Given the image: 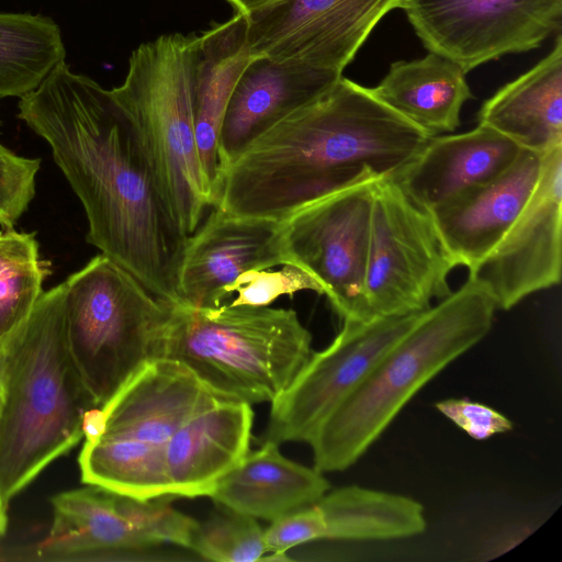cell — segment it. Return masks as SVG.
I'll use <instances>...</instances> for the list:
<instances>
[{
    "instance_id": "obj_1",
    "label": "cell",
    "mask_w": 562,
    "mask_h": 562,
    "mask_svg": "<svg viewBox=\"0 0 562 562\" xmlns=\"http://www.w3.org/2000/svg\"><path fill=\"white\" fill-rule=\"evenodd\" d=\"M18 108L80 200L87 241L160 300L181 304L179 273L189 235L111 91L63 60Z\"/></svg>"
},
{
    "instance_id": "obj_2",
    "label": "cell",
    "mask_w": 562,
    "mask_h": 562,
    "mask_svg": "<svg viewBox=\"0 0 562 562\" xmlns=\"http://www.w3.org/2000/svg\"><path fill=\"white\" fill-rule=\"evenodd\" d=\"M429 139L344 76L249 144L221 172L213 206L283 221L367 179L393 177Z\"/></svg>"
},
{
    "instance_id": "obj_3",
    "label": "cell",
    "mask_w": 562,
    "mask_h": 562,
    "mask_svg": "<svg viewBox=\"0 0 562 562\" xmlns=\"http://www.w3.org/2000/svg\"><path fill=\"white\" fill-rule=\"evenodd\" d=\"M65 282L43 292L0 347V502L8 508L50 462L82 437L93 403L66 339Z\"/></svg>"
},
{
    "instance_id": "obj_4",
    "label": "cell",
    "mask_w": 562,
    "mask_h": 562,
    "mask_svg": "<svg viewBox=\"0 0 562 562\" xmlns=\"http://www.w3.org/2000/svg\"><path fill=\"white\" fill-rule=\"evenodd\" d=\"M495 311L485 289L468 277L420 313L317 428L308 442L314 468L353 465L422 387L490 333Z\"/></svg>"
},
{
    "instance_id": "obj_5",
    "label": "cell",
    "mask_w": 562,
    "mask_h": 562,
    "mask_svg": "<svg viewBox=\"0 0 562 562\" xmlns=\"http://www.w3.org/2000/svg\"><path fill=\"white\" fill-rule=\"evenodd\" d=\"M312 353L293 310L171 304L162 358L188 367L218 398L250 405L278 397Z\"/></svg>"
},
{
    "instance_id": "obj_6",
    "label": "cell",
    "mask_w": 562,
    "mask_h": 562,
    "mask_svg": "<svg viewBox=\"0 0 562 562\" xmlns=\"http://www.w3.org/2000/svg\"><path fill=\"white\" fill-rule=\"evenodd\" d=\"M200 35L170 33L137 46L111 93L133 124L175 217L187 235L212 206L194 133Z\"/></svg>"
},
{
    "instance_id": "obj_7",
    "label": "cell",
    "mask_w": 562,
    "mask_h": 562,
    "mask_svg": "<svg viewBox=\"0 0 562 562\" xmlns=\"http://www.w3.org/2000/svg\"><path fill=\"white\" fill-rule=\"evenodd\" d=\"M64 282L70 358L102 407L144 364L162 358L171 304L103 254Z\"/></svg>"
},
{
    "instance_id": "obj_8",
    "label": "cell",
    "mask_w": 562,
    "mask_h": 562,
    "mask_svg": "<svg viewBox=\"0 0 562 562\" xmlns=\"http://www.w3.org/2000/svg\"><path fill=\"white\" fill-rule=\"evenodd\" d=\"M456 267L430 214L392 178L376 180L364 276L370 319L425 312L452 292L448 279Z\"/></svg>"
},
{
    "instance_id": "obj_9",
    "label": "cell",
    "mask_w": 562,
    "mask_h": 562,
    "mask_svg": "<svg viewBox=\"0 0 562 562\" xmlns=\"http://www.w3.org/2000/svg\"><path fill=\"white\" fill-rule=\"evenodd\" d=\"M376 180L336 191L281 221L289 265L321 284L344 321H372L364 299V276Z\"/></svg>"
},
{
    "instance_id": "obj_10",
    "label": "cell",
    "mask_w": 562,
    "mask_h": 562,
    "mask_svg": "<svg viewBox=\"0 0 562 562\" xmlns=\"http://www.w3.org/2000/svg\"><path fill=\"white\" fill-rule=\"evenodd\" d=\"M423 45L465 72L560 32L562 0H403Z\"/></svg>"
},
{
    "instance_id": "obj_11",
    "label": "cell",
    "mask_w": 562,
    "mask_h": 562,
    "mask_svg": "<svg viewBox=\"0 0 562 562\" xmlns=\"http://www.w3.org/2000/svg\"><path fill=\"white\" fill-rule=\"evenodd\" d=\"M419 315L368 322L345 319L331 344L312 352L286 389L271 402L263 441L308 443L327 416Z\"/></svg>"
},
{
    "instance_id": "obj_12",
    "label": "cell",
    "mask_w": 562,
    "mask_h": 562,
    "mask_svg": "<svg viewBox=\"0 0 562 562\" xmlns=\"http://www.w3.org/2000/svg\"><path fill=\"white\" fill-rule=\"evenodd\" d=\"M403 0H280L248 20L255 55L342 74L390 11Z\"/></svg>"
},
{
    "instance_id": "obj_13",
    "label": "cell",
    "mask_w": 562,
    "mask_h": 562,
    "mask_svg": "<svg viewBox=\"0 0 562 562\" xmlns=\"http://www.w3.org/2000/svg\"><path fill=\"white\" fill-rule=\"evenodd\" d=\"M562 145L543 154L530 198L498 244L469 278L479 282L496 310L508 311L527 296L561 281Z\"/></svg>"
},
{
    "instance_id": "obj_14",
    "label": "cell",
    "mask_w": 562,
    "mask_h": 562,
    "mask_svg": "<svg viewBox=\"0 0 562 562\" xmlns=\"http://www.w3.org/2000/svg\"><path fill=\"white\" fill-rule=\"evenodd\" d=\"M212 207L188 237L179 273L180 305L220 307L244 273L289 265L281 221L237 216Z\"/></svg>"
},
{
    "instance_id": "obj_15",
    "label": "cell",
    "mask_w": 562,
    "mask_h": 562,
    "mask_svg": "<svg viewBox=\"0 0 562 562\" xmlns=\"http://www.w3.org/2000/svg\"><path fill=\"white\" fill-rule=\"evenodd\" d=\"M341 76L300 63L256 56L240 75L223 119L218 139L221 172L256 138L323 95Z\"/></svg>"
},
{
    "instance_id": "obj_16",
    "label": "cell",
    "mask_w": 562,
    "mask_h": 562,
    "mask_svg": "<svg viewBox=\"0 0 562 562\" xmlns=\"http://www.w3.org/2000/svg\"><path fill=\"white\" fill-rule=\"evenodd\" d=\"M542 160L521 149L502 173L429 213L457 267L471 271L494 249L535 190Z\"/></svg>"
},
{
    "instance_id": "obj_17",
    "label": "cell",
    "mask_w": 562,
    "mask_h": 562,
    "mask_svg": "<svg viewBox=\"0 0 562 562\" xmlns=\"http://www.w3.org/2000/svg\"><path fill=\"white\" fill-rule=\"evenodd\" d=\"M520 151L507 137L479 124L465 133L429 137L390 178L417 207L431 213L502 173Z\"/></svg>"
},
{
    "instance_id": "obj_18",
    "label": "cell",
    "mask_w": 562,
    "mask_h": 562,
    "mask_svg": "<svg viewBox=\"0 0 562 562\" xmlns=\"http://www.w3.org/2000/svg\"><path fill=\"white\" fill-rule=\"evenodd\" d=\"M217 400L183 363L155 359L102 406L106 422L103 435L166 449L171 436L191 416Z\"/></svg>"
},
{
    "instance_id": "obj_19",
    "label": "cell",
    "mask_w": 562,
    "mask_h": 562,
    "mask_svg": "<svg viewBox=\"0 0 562 562\" xmlns=\"http://www.w3.org/2000/svg\"><path fill=\"white\" fill-rule=\"evenodd\" d=\"M254 413L245 402L217 400L169 439L165 469L173 496H209L249 451Z\"/></svg>"
},
{
    "instance_id": "obj_20",
    "label": "cell",
    "mask_w": 562,
    "mask_h": 562,
    "mask_svg": "<svg viewBox=\"0 0 562 562\" xmlns=\"http://www.w3.org/2000/svg\"><path fill=\"white\" fill-rule=\"evenodd\" d=\"M258 55L248 43V20L235 14L202 34L198 48L194 83V133L201 170L212 206L221 175L218 139L223 119L235 86Z\"/></svg>"
},
{
    "instance_id": "obj_21",
    "label": "cell",
    "mask_w": 562,
    "mask_h": 562,
    "mask_svg": "<svg viewBox=\"0 0 562 562\" xmlns=\"http://www.w3.org/2000/svg\"><path fill=\"white\" fill-rule=\"evenodd\" d=\"M88 485L53 497V525L34 549L36 560H108L153 548L121 515L114 492Z\"/></svg>"
},
{
    "instance_id": "obj_22",
    "label": "cell",
    "mask_w": 562,
    "mask_h": 562,
    "mask_svg": "<svg viewBox=\"0 0 562 562\" xmlns=\"http://www.w3.org/2000/svg\"><path fill=\"white\" fill-rule=\"evenodd\" d=\"M329 490L323 472L289 460L278 443L265 440L216 483L209 497L221 507L272 521L315 503Z\"/></svg>"
},
{
    "instance_id": "obj_23",
    "label": "cell",
    "mask_w": 562,
    "mask_h": 562,
    "mask_svg": "<svg viewBox=\"0 0 562 562\" xmlns=\"http://www.w3.org/2000/svg\"><path fill=\"white\" fill-rule=\"evenodd\" d=\"M477 122L529 151L544 154L562 145L560 32L546 57L482 104Z\"/></svg>"
},
{
    "instance_id": "obj_24",
    "label": "cell",
    "mask_w": 562,
    "mask_h": 562,
    "mask_svg": "<svg viewBox=\"0 0 562 562\" xmlns=\"http://www.w3.org/2000/svg\"><path fill=\"white\" fill-rule=\"evenodd\" d=\"M465 71L453 60L429 52L400 60L371 92L427 136L454 132L463 104L472 98Z\"/></svg>"
},
{
    "instance_id": "obj_25",
    "label": "cell",
    "mask_w": 562,
    "mask_h": 562,
    "mask_svg": "<svg viewBox=\"0 0 562 562\" xmlns=\"http://www.w3.org/2000/svg\"><path fill=\"white\" fill-rule=\"evenodd\" d=\"M65 55L61 31L50 18L0 13V99L33 91Z\"/></svg>"
},
{
    "instance_id": "obj_26",
    "label": "cell",
    "mask_w": 562,
    "mask_h": 562,
    "mask_svg": "<svg viewBox=\"0 0 562 562\" xmlns=\"http://www.w3.org/2000/svg\"><path fill=\"white\" fill-rule=\"evenodd\" d=\"M165 448L115 436L85 442L79 456L81 479L114 493L145 499L170 495Z\"/></svg>"
},
{
    "instance_id": "obj_27",
    "label": "cell",
    "mask_w": 562,
    "mask_h": 562,
    "mask_svg": "<svg viewBox=\"0 0 562 562\" xmlns=\"http://www.w3.org/2000/svg\"><path fill=\"white\" fill-rule=\"evenodd\" d=\"M45 268L34 233L0 229V347L43 293Z\"/></svg>"
},
{
    "instance_id": "obj_28",
    "label": "cell",
    "mask_w": 562,
    "mask_h": 562,
    "mask_svg": "<svg viewBox=\"0 0 562 562\" xmlns=\"http://www.w3.org/2000/svg\"><path fill=\"white\" fill-rule=\"evenodd\" d=\"M198 526L191 550L216 562H255L266 554L258 519L227 508Z\"/></svg>"
},
{
    "instance_id": "obj_29",
    "label": "cell",
    "mask_w": 562,
    "mask_h": 562,
    "mask_svg": "<svg viewBox=\"0 0 562 562\" xmlns=\"http://www.w3.org/2000/svg\"><path fill=\"white\" fill-rule=\"evenodd\" d=\"M172 497L139 499L115 493L119 512L150 547L172 543L191 550L199 522L176 509Z\"/></svg>"
},
{
    "instance_id": "obj_30",
    "label": "cell",
    "mask_w": 562,
    "mask_h": 562,
    "mask_svg": "<svg viewBox=\"0 0 562 562\" xmlns=\"http://www.w3.org/2000/svg\"><path fill=\"white\" fill-rule=\"evenodd\" d=\"M280 270L249 271L239 277L234 285L237 296L233 306H269L282 295H292L302 290L323 294L321 284L307 272L295 266H282Z\"/></svg>"
},
{
    "instance_id": "obj_31",
    "label": "cell",
    "mask_w": 562,
    "mask_h": 562,
    "mask_svg": "<svg viewBox=\"0 0 562 562\" xmlns=\"http://www.w3.org/2000/svg\"><path fill=\"white\" fill-rule=\"evenodd\" d=\"M266 553L272 557L262 560L284 561L285 552L296 546L324 539L323 524L316 503L291 510L263 530Z\"/></svg>"
},
{
    "instance_id": "obj_32",
    "label": "cell",
    "mask_w": 562,
    "mask_h": 562,
    "mask_svg": "<svg viewBox=\"0 0 562 562\" xmlns=\"http://www.w3.org/2000/svg\"><path fill=\"white\" fill-rule=\"evenodd\" d=\"M436 408L475 440H486L494 435L513 429V423L493 407L467 398H447L435 404Z\"/></svg>"
},
{
    "instance_id": "obj_33",
    "label": "cell",
    "mask_w": 562,
    "mask_h": 562,
    "mask_svg": "<svg viewBox=\"0 0 562 562\" xmlns=\"http://www.w3.org/2000/svg\"><path fill=\"white\" fill-rule=\"evenodd\" d=\"M105 412L102 407L88 408L82 417V432L85 442L93 443L100 439L105 429Z\"/></svg>"
},
{
    "instance_id": "obj_34",
    "label": "cell",
    "mask_w": 562,
    "mask_h": 562,
    "mask_svg": "<svg viewBox=\"0 0 562 562\" xmlns=\"http://www.w3.org/2000/svg\"><path fill=\"white\" fill-rule=\"evenodd\" d=\"M232 7H234L237 13L249 18L258 12H261L280 0H226Z\"/></svg>"
},
{
    "instance_id": "obj_35",
    "label": "cell",
    "mask_w": 562,
    "mask_h": 562,
    "mask_svg": "<svg viewBox=\"0 0 562 562\" xmlns=\"http://www.w3.org/2000/svg\"><path fill=\"white\" fill-rule=\"evenodd\" d=\"M7 508L0 502V536H2L7 528Z\"/></svg>"
}]
</instances>
